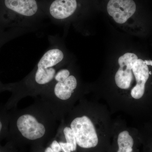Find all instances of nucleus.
Masks as SVG:
<instances>
[{
  "label": "nucleus",
  "mask_w": 152,
  "mask_h": 152,
  "mask_svg": "<svg viewBox=\"0 0 152 152\" xmlns=\"http://www.w3.org/2000/svg\"><path fill=\"white\" fill-rule=\"evenodd\" d=\"M63 133L66 141V142L72 146L74 151H75L77 149V143L73 131L69 127L66 126L63 129Z\"/></svg>",
  "instance_id": "10"
},
{
  "label": "nucleus",
  "mask_w": 152,
  "mask_h": 152,
  "mask_svg": "<svg viewBox=\"0 0 152 152\" xmlns=\"http://www.w3.org/2000/svg\"><path fill=\"white\" fill-rule=\"evenodd\" d=\"M136 10L133 0H110L107 10L118 23L123 24L134 15Z\"/></svg>",
  "instance_id": "5"
},
{
  "label": "nucleus",
  "mask_w": 152,
  "mask_h": 152,
  "mask_svg": "<svg viewBox=\"0 0 152 152\" xmlns=\"http://www.w3.org/2000/svg\"><path fill=\"white\" fill-rule=\"evenodd\" d=\"M9 41L8 38L4 33L0 32V48L7 42ZM7 90V85L3 84L0 81V92Z\"/></svg>",
  "instance_id": "12"
},
{
  "label": "nucleus",
  "mask_w": 152,
  "mask_h": 152,
  "mask_svg": "<svg viewBox=\"0 0 152 152\" xmlns=\"http://www.w3.org/2000/svg\"><path fill=\"white\" fill-rule=\"evenodd\" d=\"M70 75V72L66 69H60L55 76L53 84L58 82L63 81Z\"/></svg>",
  "instance_id": "11"
},
{
  "label": "nucleus",
  "mask_w": 152,
  "mask_h": 152,
  "mask_svg": "<svg viewBox=\"0 0 152 152\" xmlns=\"http://www.w3.org/2000/svg\"><path fill=\"white\" fill-rule=\"evenodd\" d=\"M136 61L135 57L130 54H125L119 58L120 67L115 76V81L120 88L128 89L130 87L133 80V66Z\"/></svg>",
  "instance_id": "6"
},
{
  "label": "nucleus",
  "mask_w": 152,
  "mask_h": 152,
  "mask_svg": "<svg viewBox=\"0 0 152 152\" xmlns=\"http://www.w3.org/2000/svg\"><path fill=\"white\" fill-rule=\"evenodd\" d=\"M0 152H5L4 149L1 148L0 147Z\"/></svg>",
  "instance_id": "17"
},
{
  "label": "nucleus",
  "mask_w": 152,
  "mask_h": 152,
  "mask_svg": "<svg viewBox=\"0 0 152 152\" xmlns=\"http://www.w3.org/2000/svg\"><path fill=\"white\" fill-rule=\"evenodd\" d=\"M144 63L148 65H151L152 66V61H147V60H145V61H144Z\"/></svg>",
  "instance_id": "15"
},
{
  "label": "nucleus",
  "mask_w": 152,
  "mask_h": 152,
  "mask_svg": "<svg viewBox=\"0 0 152 152\" xmlns=\"http://www.w3.org/2000/svg\"><path fill=\"white\" fill-rule=\"evenodd\" d=\"M132 72L135 77L137 84L132 90L131 94L134 99H138L145 93V84L149 77V70L144 61L138 59L133 65Z\"/></svg>",
  "instance_id": "7"
},
{
  "label": "nucleus",
  "mask_w": 152,
  "mask_h": 152,
  "mask_svg": "<svg viewBox=\"0 0 152 152\" xmlns=\"http://www.w3.org/2000/svg\"><path fill=\"white\" fill-rule=\"evenodd\" d=\"M58 118L42 100L23 110L9 113L8 134H18L28 140H40L51 130L57 129Z\"/></svg>",
  "instance_id": "2"
},
{
  "label": "nucleus",
  "mask_w": 152,
  "mask_h": 152,
  "mask_svg": "<svg viewBox=\"0 0 152 152\" xmlns=\"http://www.w3.org/2000/svg\"><path fill=\"white\" fill-rule=\"evenodd\" d=\"M50 147L54 152H61L62 151L61 148L59 143L57 140H54L50 145Z\"/></svg>",
  "instance_id": "14"
},
{
  "label": "nucleus",
  "mask_w": 152,
  "mask_h": 152,
  "mask_svg": "<svg viewBox=\"0 0 152 152\" xmlns=\"http://www.w3.org/2000/svg\"><path fill=\"white\" fill-rule=\"evenodd\" d=\"M149 74H150V75H152V72H149Z\"/></svg>",
  "instance_id": "18"
},
{
  "label": "nucleus",
  "mask_w": 152,
  "mask_h": 152,
  "mask_svg": "<svg viewBox=\"0 0 152 152\" xmlns=\"http://www.w3.org/2000/svg\"><path fill=\"white\" fill-rule=\"evenodd\" d=\"M0 30L20 28L45 15L44 0H3Z\"/></svg>",
  "instance_id": "3"
},
{
  "label": "nucleus",
  "mask_w": 152,
  "mask_h": 152,
  "mask_svg": "<svg viewBox=\"0 0 152 152\" xmlns=\"http://www.w3.org/2000/svg\"><path fill=\"white\" fill-rule=\"evenodd\" d=\"M118 150L117 152H132L134 140L127 131L120 133L118 137Z\"/></svg>",
  "instance_id": "8"
},
{
  "label": "nucleus",
  "mask_w": 152,
  "mask_h": 152,
  "mask_svg": "<svg viewBox=\"0 0 152 152\" xmlns=\"http://www.w3.org/2000/svg\"><path fill=\"white\" fill-rule=\"evenodd\" d=\"M64 58V54L58 46L52 47L41 58L35 68L23 80L7 84V91L12 92L6 107H15L25 96H42L53 84L55 76Z\"/></svg>",
  "instance_id": "1"
},
{
  "label": "nucleus",
  "mask_w": 152,
  "mask_h": 152,
  "mask_svg": "<svg viewBox=\"0 0 152 152\" xmlns=\"http://www.w3.org/2000/svg\"><path fill=\"white\" fill-rule=\"evenodd\" d=\"M45 152H54L53 151V150L50 147H48L46 150H45Z\"/></svg>",
  "instance_id": "16"
},
{
  "label": "nucleus",
  "mask_w": 152,
  "mask_h": 152,
  "mask_svg": "<svg viewBox=\"0 0 152 152\" xmlns=\"http://www.w3.org/2000/svg\"><path fill=\"white\" fill-rule=\"evenodd\" d=\"M6 107H0V139L8 134L9 112Z\"/></svg>",
  "instance_id": "9"
},
{
  "label": "nucleus",
  "mask_w": 152,
  "mask_h": 152,
  "mask_svg": "<svg viewBox=\"0 0 152 152\" xmlns=\"http://www.w3.org/2000/svg\"><path fill=\"white\" fill-rule=\"evenodd\" d=\"M60 145H61V149L64 152H71L74 151L72 147L66 142H59Z\"/></svg>",
  "instance_id": "13"
},
{
  "label": "nucleus",
  "mask_w": 152,
  "mask_h": 152,
  "mask_svg": "<svg viewBox=\"0 0 152 152\" xmlns=\"http://www.w3.org/2000/svg\"><path fill=\"white\" fill-rule=\"evenodd\" d=\"M70 128L73 131L79 146L90 148L97 145L99 140L94 126L87 115L75 118L71 122Z\"/></svg>",
  "instance_id": "4"
}]
</instances>
